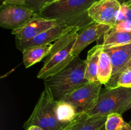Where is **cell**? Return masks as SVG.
I'll return each instance as SVG.
<instances>
[{
  "label": "cell",
  "instance_id": "obj_1",
  "mask_svg": "<svg viewBox=\"0 0 131 130\" xmlns=\"http://www.w3.org/2000/svg\"><path fill=\"white\" fill-rule=\"evenodd\" d=\"M98 0H56L46 5L39 14L45 19L64 22L81 29L93 22L88 14L91 5Z\"/></svg>",
  "mask_w": 131,
  "mask_h": 130
},
{
  "label": "cell",
  "instance_id": "obj_2",
  "mask_svg": "<svg viewBox=\"0 0 131 130\" xmlns=\"http://www.w3.org/2000/svg\"><path fill=\"white\" fill-rule=\"evenodd\" d=\"M86 62L76 56L62 70L44 80L56 101L88 83L85 78Z\"/></svg>",
  "mask_w": 131,
  "mask_h": 130
},
{
  "label": "cell",
  "instance_id": "obj_3",
  "mask_svg": "<svg viewBox=\"0 0 131 130\" xmlns=\"http://www.w3.org/2000/svg\"><path fill=\"white\" fill-rule=\"evenodd\" d=\"M80 28H77L55 41L49 53L45 57L43 64L37 78L45 80L56 75L66 67L74 58L72 50Z\"/></svg>",
  "mask_w": 131,
  "mask_h": 130
},
{
  "label": "cell",
  "instance_id": "obj_4",
  "mask_svg": "<svg viewBox=\"0 0 131 130\" xmlns=\"http://www.w3.org/2000/svg\"><path fill=\"white\" fill-rule=\"evenodd\" d=\"M56 101L50 89L45 85L37 103L30 117L24 122L26 130L33 126H37L43 130H62L68 124L58 120L55 112Z\"/></svg>",
  "mask_w": 131,
  "mask_h": 130
},
{
  "label": "cell",
  "instance_id": "obj_5",
  "mask_svg": "<svg viewBox=\"0 0 131 130\" xmlns=\"http://www.w3.org/2000/svg\"><path fill=\"white\" fill-rule=\"evenodd\" d=\"M131 102V88L117 87L101 89L98 101L90 116H105L111 113L122 115L127 111Z\"/></svg>",
  "mask_w": 131,
  "mask_h": 130
},
{
  "label": "cell",
  "instance_id": "obj_6",
  "mask_svg": "<svg viewBox=\"0 0 131 130\" xmlns=\"http://www.w3.org/2000/svg\"><path fill=\"white\" fill-rule=\"evenodd\" d=\"M102 85L99 81L88 82L63 97L60 100L74 106L78 114H88L98 101Z\"/></svg>",
  "mask_w": 131,
  "mask_h": 130
},
{
  "label": "cell",
  "instance_id": "obj_7",
  "mask_svg": "<svg viewBox=\"0 0 131 130\" xmlns=\"http://www.w3.org/2000/svg\"><path fill=\"white\" fill-rule=\"evenodd\" d=\"M35 14L25 5L5 2L1 7L0 25L5 29L14 30L25 24Z\"/></svg>",
  "mask_w": 131,
  "mask_h": 130
},
{
  "label": "cell",
  "instance_id": "obj_8",
  "mask_svg": "<svg viewBox=\"0 0 131 130\" xmlns=\"http://www.w3.org/2000/svg\"><path fill=\"white\" fill-rule=\"evenodd\" d=\"M122 5L117 0H98L88 10V16L95 22L109 25L115 24Z\"/></svg>",
  "mask_w": 131,
  "mask_h": 130
},
{
  "label": "cell",
  "instance_id": "obj_9",
  "mask_svg": "<svg viewBox=\"0 0 131 130\" xmlns=\"http://www.w3.org/2000/svg\"><path fill=\"white\" fill-rule=\"evenodd\" d=\"M59 22L45 19L38 14H35L28 21L20 27L12 30V34L15 41L24 42L32 39L42 32L58 25Z\"/></svg>",
  "mask_w": 131,
  "mask_h": 130
},
{
  "label": "cell",
  "instance_id": "obj_10",
  "mask_svg": "<svg viewBox=\"0 0 131 130\" xmlns=\"http://www.w3.org/2000/svg\"><path fill=\"white\" fill-rule=\"evenodd\" d=\"M110 56L113 66L112 76L105 88H115L118 75L131 58V43L103 48Z\"/></svg>",
  "mask_w": 131,
  "mask_h": 130
},
{
  "label": "cell",
  "instance_id": "obj_11",
  "mask_svg": "<svg viewBox=\"0 0 131 130\" xmlns=\"http://www.w3.org/2000/svg\"><path fill=\"white\" fill-rule=\"evenodd\" d=\"M77 28L78 27L70 26L65 23L61 22L58 25L42 32L29 40L24 42L15 41V44L17 48L22 52L24 48L28 47L51 43L52 42L57 40L65 34Z\"/></svg>",
  "mask_w": 131,
  "mask_h": 130
},
{
  "label": "cell",
  "instance_id": "obj_12",
  "mask_svg": "<svg viewBox=\"0 0 131 130\" xmlns=\"http://www.w3.org/2000/svg\"><path fill=\"white\" fill-rule=\"evenodd\" d=\"M110 28L111 27L109 25L99 24L95 22L83 28L81 31L78 33L73 48L72 55L74 57L79 56V54L90 43L99 40L110 30Z\"/></svg>",
  "mask_w": 131,
  "mask_h": 130
},
{
  "label": "cell",
  "instance_id": "obj_13",
  "mask_svg": "<svg viewBox=\"0 0 131 130\" xmlns=\"http://www.w3.org/2000/svg\"><path fill=\"white\" fill-rule=\"evenodd\" d=\"M107 117L78 114L74 120L62 130H99L105 125Z\"/></svg>",
  "mask_w": 131,
  "mask_h": 130
},
{
  "label": "cell",
  "instance_id": "obj_14",
  "mask_svg": "<svg viewBox=\"0 0 131 130\" xmlns=\"http://www.w3.org/2000/svg\"><path fill=\"white\" fill-rule=\"evenodd\" d=\"M52 45L53 43H49L24 48L22 53L23 55V63L26 68L31 67L45 58L49 53Z\"/></svg>",
  "mask_w": 131,
  "mask_h": 130
},
{
  "label": "cell",
  "instance_id": "obj_15",
  "mask_svg": "<svg viewBox=\"0 0 131 130\" xmlns=\"http://www.w3.org/2000/svg\"><path fill=\"white\" fill-rule=\"evenodd\" d=\"M102 48V45L97 44L88 51L87 58L85 60V78L88 82L99 81L97 79L99 61Z\"/></svg>",
  "mask_w": 131,
  "mask_h": 130
},
{
  "label": "cell",
  "instance_id": "obj_16",
  "mask_svg": "<svg viewBox=\"0 0 131 130\" xmlns=\"http://www.w3.org/2000/svg\"><path fill=\"white\" fill-rule=\"evenodd\" d=\"M131 43V31H116L110 28L103 36L101 44L102 48H106L114 46L123 45Z\"/></svg>",
  "mask_w": 131,
  "mask_h": 130
},
{
  "label": "cell",
  "instance_id": "obj_17",
  "mask_svg": "<svg viewBox=\"0 0 131 130\" xmlns=\"http://www.w3.org/2000/svg\"><path fill=\"white\" fill-rule=\"evenodd\" d=\"M112 73L113 66L110 57L102 48L100 54L97 79L102 85H106L110 82Z\"/></svg>",
  "mask_w": 131,
  "mask_h": 130
},
{
  "label": "cell",
  "instance_id": "obj_18",
  "mask_svg": "<svg viewBox=\"0 0 131 130\" xmlns=\"http://www.w3.org/2000/svg\"><path fill=\"white\" fill-rule=\"evenodd\" d=\"M56 117L60 122L69 124L78 116L76 109L73 105L63 101H56L55 106Z\"/></svg>",
  "mask_w": 131,
  "mask_h": 130
},
{
  "label": "cell",
  "instance_id": "obj_19",
  "mask_svg": "<svg viewBox=\"0 0 131 130\" xmlns=\"http://www.w3.org/2000/svg\"><path fill=\"white\" fill-rule=\"evenodd\" d=\"M125 122L121 114L111 113L107 117L104 127L106 130H118L124 126Z\"/></svg>",
  "mask_w": 131,
  "mask_h": 130
},
{
  "label": "cell",
  "instance_id": "obj_20",
  "mask_svg": "<svg viewBox=\"0 0 131 130\" xmlns=\"http://www.w3.org/2000/svg\"><path fill=\"white\" fill-rule=\"evenodd\" d=\"M124 87L131 88V66L127 68L118 76L115 87Z\"/></svg>",
  "mask_w": 131,
  "mask_h": 130
},
{
  "label": "cell",
  "instance_id": "obj_21",
  "mask_svg": "<svg viewBox=\"0 0 131 130\" xmlns=\"http://www.w3.org/2000/svg\"><path fill=\"white\" fill-rule=\"evenodd\" d=\"M50 2L51 0H25L24 5L33 10L35 14H39Z\"/></svg>",
  "mask_w": 131,
  "mask_h": 130
},
{
  "label": "cell",
  "instance_id": "obj_22",
  "mask_svg": "<svg viewBox=\"0 0 131 130\" xmlns=\"http://www.w3.org/2000/svg\"><path fill=\"white\" fill-rule=\"evenodd\" d=\"M130 21L131 22V8L125 4L122 5L121 8L116 17V22Z\"/></svg>",
  "mask_w": 131,
  "mask_h": 130
},
{
  "label": "cell",
  "instance_id": "obj_23",
  "mask_svg": "<svg viewBox=\"0 0 131 130\" xmlns=\"http://www.w3.org/2000/svg\"><path fill=\"white\" fill-rule=\"evenodd\" d=\"M111 28L116 31H131V22L130 21H120L116 22L115 25Z\"/></svg>",
  "mask_w": 131,
  "mask_h": 130
},
{
  "label": "cell",
  "instance_id": "obj_24",
  "mask_svg": "<svg viewBox=\"0 0 131 130\" xmlns=\"http://www.w3.org/2000/svg\"><path fill=\"white\" fill-rule=\"evenodd\" d=\"M5 2L10 4L24 5L25 4V0H5Z\"/></svg>",
  "mask_w": 131,
  "mask_h": 130
},
{
  "label": "cell",
  "instance_id": "obj_25",
  "mask_svg": "<svg viewBox=\"0 0 131 130\" xmlns=\"http://www.w3.org/2000/svg\"><path fill=\"white\" fill-rule=\"evenodd\" d=\"M118 130H131V126L129 124V123L125 122L124 126Z\"/></svg>",
  "mask_w": 131,
  "mask_h": 130
},
{
  "label": "cell",
  "instance_id": "obj_26",
  "mask_svg": "<svg viewBox=\"0 0 131 130\" xmlns=\"http://www.w3.org/2000/svg\"><path fill=\"white\" fill-rule=\"evenodd\" d=\"M29 128L30 129V130H43L42 128H41V127H38V126H31V127H29Z\"/></svg>",
  "mask_w": 131,
  "mask_h": 130
},
{
  "label": "cell",
  "instance_id": "obj_27",
  "mask_svg": "<svg viewBox=\"0 0 131 130\" xmlns=\"http://www.w3.org/2000/svg\"><path fill=\"white\" fill-rule=\"evenodd\" d=\"M130 66H131V58H130V59L129 60V62H128V63L127 64L125 65V67L124 68V69H123V70H122V71H121V73L122 72V71H124V70H125V69H126L127 68H128V67H130ZM119 75H118V76H119Z\"/></svg>",
  "mask_w": 131,
  "mask_h": 130
},
{
  "label": "cell",
  "instance_id": "obj_28",
  "mask_svg": "<svg viewBox=\"0 0 131 130\" xmlns=\"http://www.w3.org/2000/svg\"><path fill=\"white\" fill-rule=\"evenodd\" d=\"M117 1H119L121 3V5H122V4H124L127 2V1H129V0H117Z\"/></svg>",
  "mask_w": 131,
  "mask_h": 130
},
{
  "label": "cell",
  "instance_id": "obj_29",
  "mask_svg": "<svg viewBox=\"0 0 131 130\" xmlns=\"http://www.w3.org/2000/svg\"><path fill=\"white\" fill-rule=\"evenodd\" d=\"M124 4H125V5H127V6H129V7L131 8V0H129V1H127V2L125 3H124ZM122 5H123V4H122Z\"/></svg>",
  "mask_w": 131,
  "mask_h": 130
},
{
  "label": "cell",
  "instance_id": "obj_30",
  "mask_svg": "<svg viewBox=\"0 0 131 130\" xmlns=\"http://www.w3.org/2000/svg\"><path fill=\"white\" fill-rule=\"evenodd\" d=\"M130 109H131V102H130V105H129V107H128L127 109V111L129 110H130Z\"/></svg>",
  "mask_w": 131,
  "mask_h": 130
},
{
  "label": "cell",
  "instance_id": "obj_31",
  "mask_svg": "<svg viewBox=\"0 0 131 130\" xmlns=\"http://www.w3.org/2000/svg\"><path fill=\"white\" fill-rule=\"evenodd\" d=\"M99 130H106V128H105L104 126H103V127H101V129H99Z\"/></svg>",
  "mask_w": 131,
  "mask_h": 130
},
{
  "label": "cell",
  "instance_id": "obj_32",
  "mask_svg": "<svg viewBox=\"0 0 131 130\" xmlns=\"http://www.w3.org/2000/svg\"><path fill=\"white\" fill-rule=\"evenodd\" d=\"M56 1V0H51V2H50V3L52 2H53V1Z\"/></svg>",
  "mask_w": 131,
  "mask_h": 130
},
{
  "label": "cell",
  "instance_id": "obj_33",
  "mask_svg": "<svg viewBox=\"0 0 131 130\" xmlns=\"http://www.w3.org/2000/svg\"><path fill=\"white\" fill-rule=\"evenodd\" d=\"M129 124H130V126H131V120H130V122H129Z\"/></svg>",
  "mask_w": 131,
  "mask_h": 130
},
{
  "label": "cell",
  "instance_id": "obj_34",
  "mask_svg": "<svg viewBox=\"0 0 131 130\" xmlns=\"http://www.w3.org/2000/svg\"><path fill=\"white\" fill-rule=\"evenodd\" d=\"M27 130H30V129H29V128H28V129H27Z\"/></svg>",
  "mask_w": 131,
  "mask_h": 130
}]
</instances>
